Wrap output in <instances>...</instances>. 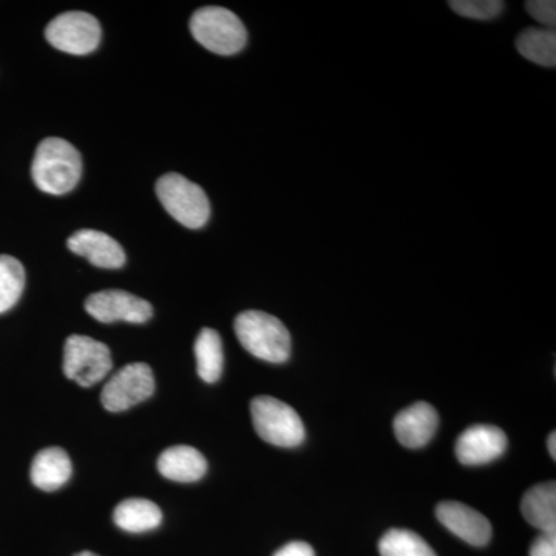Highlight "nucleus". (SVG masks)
Masks as SVG:
<instances>
[{
    "instance_id": "obj_1",
    "label": "nucleus",
    "mask_w": 556,
    "mask_h": 556,
    "mask_svg": "<svg viewBox=\"0 0 556 556\" xmlns=\"http://www.w3.org/2000/svg\"><path fill=\"white\" fill-rule=\"evenodd\" d=\"M83 160L76 148L61 138H47L38 146L33 160V181L42 192L64 195L78 186Z\"/></svg>"
},
{
    "instance_id": "obj_2",
    "label": "nucleus",
    "mask_w": 556,
    "mask_h": 556,
    "mask_svg": "<svg viewBox=\"0 0 556 556\" xmlns=\"http://www.w3.org/2000/svg\"><path fill=\"white\" fill-rule=\"evenodd\" d=\"M233 328L241 346L254 357L269 364H285L291 356V334L288 328L268 313H241Z\"/></svg>"
},
{
    "instance_id": "obj_3",
    "label": "nucleus",
    "mask_w": 556,
    "mask_h": 556,
    "mask_svg": "<svg viewBox=\"0 0 556 556\" xmlns=\"http://www.w3.org/2000/svg\"><path fill=\"white\" fill-rule=\"evenodd\" d=\"M190 31L204 49L219 56L240 53L248 42L243 22L223 7H204L190 20Z\"/></svg>"
},
{
    "instance_id": "obj_4",
    "label": "nucleus",
    "mask_w": 556,
    "mask_h": 556,
    "mask_svg": "<svg viewBox=\"0 0 556 556\" xmlns=\"http://www.w3.org/2000/svg\"><path fill=\"white\" fill-rule=\"evenodd\" d=\"M156 195L170 217L189 229H200L211 217L206 192L179 174H167L156 181Z\"/></svg>"
},
{
    "instance_id": "obj_5",
    "label": "nucleus",
    "mask_w": 556,
    "mask_h": 556,
    "mask_svg": "<svg viewBox=\"0 0 556 556\" xmlns=\"http://www.w3.org/2000/svg\"><path fill=\"white\" fill-rule=\"evenodd\" d=\"M251 415L255 431L268 444L292 448L305 441V426L299 413L276 397H255Z\"/></svg>"
},
{
    "instance_id": "obj_6",
    "label": "nucleus",
    "mask_w": 556,
    "mask_h": 556,
    "mask_svg": "<svg viewBox=\"0 0 556 556\" xmlns=\"http://www.w3.org/2000/svg\"><path fill=\"white\" fill-rule=\"evenodd\" d=\"M64 375L84 388L101 382L112 371L108 345L87 336H70L64 346Z\"/></svg>"
},
{
    "instance_id": "obj_7",
    "label": "nucleus",
    "mask_w": 556,
    "mask_h": 556,
    "mask_svg": "<svg viewBox=\"0 0 556 556\" xmlns=\"http://www.w3.org/2000/svg\"><path fill=\"white\" fill-rule=\"evenodd\" d=\"M101 35L100 22L84 11L60 14L46 30L51 47L76 56L93 53L100 46Z\"/></svg>"
},
{
    "instance_id": "obj_8",
    "label": "nucleus",
    "mask_w": 556,
    "mask_h": 556,
    "mask_svg": "<svg viewBox=\"0 0 556 556\" xmlns=\"http://www.w3.org/2000/svg\"><path fill=\"white\" fill-rule=\"evenodd\" d=\"M153 391H155V378L148 364L126 365L102 388V407L112 413L126 412L148 401Z\"/></svg>"
},
{
    "instance_id": "obj_9",
    "label": "nucleus",
    "mask_w": 556,
    "mask_h": 556,
    "mask_svg": "<svg viewBox=\"0 0 556 556\" xmlns=\"http://www.w3.org/2000/svg\"><path fill=\"white\" fill-rule=\"evenodd\" d=\"M86 311L91 317L102 324L113 321H129V324H146L152 318L153 308L148 300L139 299L130 292L121 289L94 292L86 300Z\"/></svg>"
},
{
    "instance_id": "obj_10",
    "label": "nucleus",
    "mask_w": 556,
    "mask_h": 556,
    "mask_svg": "<svg viewBox=\"0 0 556 556\" xmlns=\"http://www.w3.org/2000/svg\"><path fill=\"white\" fill-rule=\"evenodd\" d=\"M507 444L506 433L501 428L473 426L457 438L455 453L464 466H482L503 456Z\"/></svg>"
},
{
    "instance_id": "obj_11",
    "label": "nucleus",
    "mask_w": 556,
    "mask_h": 556,
    "mask_svg": "<svg viewBox=\"0 0 556 556\" xmlns=\"http://www.w3.org/2000/svg\"><path fill=\"white\" fill-rule=\"evenodd\" d=\"M437 517L457 538L482 547L492 538V526L484 515L457 501H444L437 507Z\"/></svg>"
},
{
    "instance_id": "obj_12",
    "label": "nucleus",
    "mask_w": 556,
    "mask_h": 556,
    "mask_svg": "<svg viewBox=\"0 0 556 556\" xmlns=\"http://www.w3.org/2000/svg\"><path fill=\"white\" fill-rule=\"evenodd\" d=\"M67 247L73 254L89 260L97 268L118 269L126 263L123 247L101 230L80 229L70 237Z\"/></svg>"
},
{
    "instance_id": "obj_13",
    "label": "nucleus",
    "mask_w": 556,
    "mask_h": 556,
    "mask_svg": "<svg viewBox=\"0 0 556 556\" xmlns=\"http://www.w3.org/2000/svg\"><path fill=\"white\" fill-rule=\"evenodd\" d=\"M439 416L437 409L428 402H416L402 409L394 417V434L399 444L407 448H420L437 434Z\"/></svg>"
},
{
    "instance_id": "obj_14",
    "label": "nucleus",
    "mask_w": 556,
    "mask_h": 556,
    "mask_svg": "<svg viewBox=\"0 0 556 556\" xmlns=\"http://www.w3.org/2000/svg\"><path fill=\"white\" fill-rule=\"evenodd\" d=\"M159 471L170 481L195 482L206 475L207 460L197 448L175 445L161 453Z\"/></svg>"
},
{
    "instance_id": "obj_15",
    "label": "nucleus",
    "mask_w": 556,
    "mask_h": 556,
    "mask_svg": "<svg viewBox=\"0 0 556 556\" xmlns=\"http://www.w3.org/2000/svg\"><path fill=\"white\" fill-rule=\"evenodd\" d=\"M72 471V460L67 452L60 447H50L40 450L33 459L30 477L38 489L54 492L68 481Z\"/></svg>"
},
{
    "instance_id": "obj_16",
    "label": "nucleus",
    "mask_w": 556,
    "mask_h": 556,
    "mask_svg": "<svg viewBox=\"0 0 556 556\" xmlns=\"http://www.w3.org/2000/svg\"><path fill=\"white\" fill-rule=\"evenodd\" d=\"M522 517L543 533H556V484L554 481L527 490L521 501Z\"/></svg>"
},
{
    "instance_id": "obj_17",
    "label": "nucleus",
    "mask_w": 556,
    "mask_h": 556,
    "mask_svg": "<svg viewBox=\"0 0 556 556\" xmlns=\"http://www.w3.org/2000/svg\"><path fill=\"white\" fill-rule=\"evenodd\" d=\"M113 521L119 529L130 533L149 532L163 521L161 508L148 500H126L113 511Z\"/></svg>"
},
{
    "instance_id": "obj_18",
    "label": "nucleus",
    "mask_w": 556,
    "mask_h": 556,
    "mask_svg": "<svg viewBox=\"0 0 556 556\" xmlns=\"http://www.w3.org/2000/svg\"><path fill=\"white\" fill-rule=\"evenodd\" d=\"M197 371L204 382L215 383L223 375L225 353L222 338L215 329L203 328L195 340Z\"/></svg>"
},
{
    "instance_id": "obj_19",
    "label": "nucleus",
    "mask_w": 556,
    "mask_h": 556,
    "mask_svg": "<svg viewBox=\"0 0 556 556\" xmlns=\"http://www.w3.org/2000/svg\"><path fill=\"white\" fill-rule=\"evenodd\" d=\"M517 49L522 58L543 67L556 65V33L551 28H529L517 39Z\"/></svg>"
},
{
    "instance_id": "obj_20",
    "label": "nucleus",
    "mask_w": 556,
    "mask_h": 556,
    "mask_svg": "<svg viewBox=\"0 0 556 556\" xmlns=\"http://www.w3.org/2000/svg\"><path fill=\"white\" fill-rule=\"evenodd\" d=\"M379 552L382 556H438L426 540L404 529L388 530L380 538Z\"/></svg>"
},
{
    "instance_id": "obj_21",
    "label": "nucleus",
    "mask_w": 556,
    "mask_h": 556,
    "mask_svg": "<svg viewBox=\"0 0 556 556\" xmlns=\"http://www.w3.org/2000/svg\"><path fill=\"white\" fill-rule=\"evenodd\" d=\"M25 288V269L20 260L0 255V314L20 302Z\"/></svg>"
},
{
    "instance_id": "obj_22",
    "label": "nucleus",
    "mask_w": 556,
    "mask_h": 556,
    "mask_svg": "<svg viewBox=\"0 0 556 556\" xmlns=\"http://www.w3.org/2000/svg\"><path fill=\"white\" fill-rule=\"evenodd\" d=\"M448 5L459 16L477 21L495 20L504 10V2L500 0H453Z\"/></svg>"
},
{
    "instance_id": "obj_23",
    "label": "nucleus",
    "mask_w": 556,
    "mask_h": 556,
    "mask_svg": "<svg viewBox=\"0 0 556 556\" xmlns=\"http://www.w3.org/2000/svg\"><path fill=\"white\" fill-rule=\"evenodd\" d=\"M527 13L546 28L556 24V3L554 0H530L526 3Z\"/></svg>"
},
{
    "instance_id": "obj_24",
    "label": "nucleus",
    "mask_w": 556,
    "mask_h": 556,
    "mask_svg": "<svg viewBox=\"0 0 556 556\" xmlns=\"http://www.w3.org/2000/svg\"><path fill=\"white\" fill-rule=\"evenodd\" d=\"M530 556H556V533H541L530 547Z\"/></svg>"
},
{
    "instance_id": "obj_25",
    "label": "nucleus",
    "mask_w": 556,
    "mask_h": 556,
    "mask_svg": "<svg viewBox=\"0 0 556 556\" xmlns=\"http://www.w3.org/2000/svg\"><path fill=\"white\" fill-rule=\"evenodd\" d=\"M274 556H316L314 548L303 541H292L287 546L278 548Z\"/></svg>"
},
{
    "instance_id": "obj_26",
    "label": "nucleus",
    "mask_w": 556,
    "mask_h": 556,
    "mask_svg": "<svg viewBox=\"0 0 556 556\" xmlns=\"http://www.w3.org/2000/svg\"><path fill=\"white\" fill-rule=\"evenodd\" d=\"M548 453H551L552 459H556V433L552 431L551 437L547 439Z\"/></svg>"
},
{
    "instance_id": "obj_27",
    "label": "nucleus",
    "mask_w": 556,
    "mask_h": 556,
    "mask_svg": "<svg viewBox=\"0 0 556 556\" xmlns=\"http://www.w3.org/2000/svg\"><path fill=\"white\" fill-rule=\"evenodd\" d=\"M76 556H98V555H94L93 552H80V554H78Z\"/></svg>"
}]
</instances>
